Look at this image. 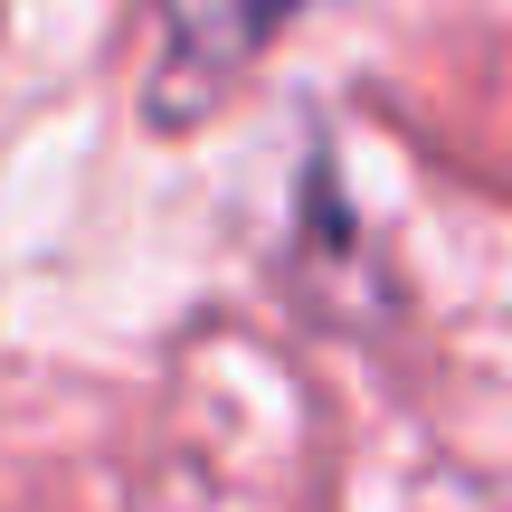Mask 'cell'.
Listing matches in <instances>:
<instances>
[{
	"instance_id": "6da1fadb",
	"label": "cell",
	"mask_w": 512,
	"mask_h": 512,
	"mask_svg": "<svg viewBox=\"0 0 512 512\" xmlns=\"http://www.w3.org/2000/svg\"><path fill=\"white\" fill-rule=\"evenodd\" d=\"M162 10H171L181 57H200V67H238L256 38H266L275 19H294L304 0H162Z\"/></svg>"
}]
</instances>
